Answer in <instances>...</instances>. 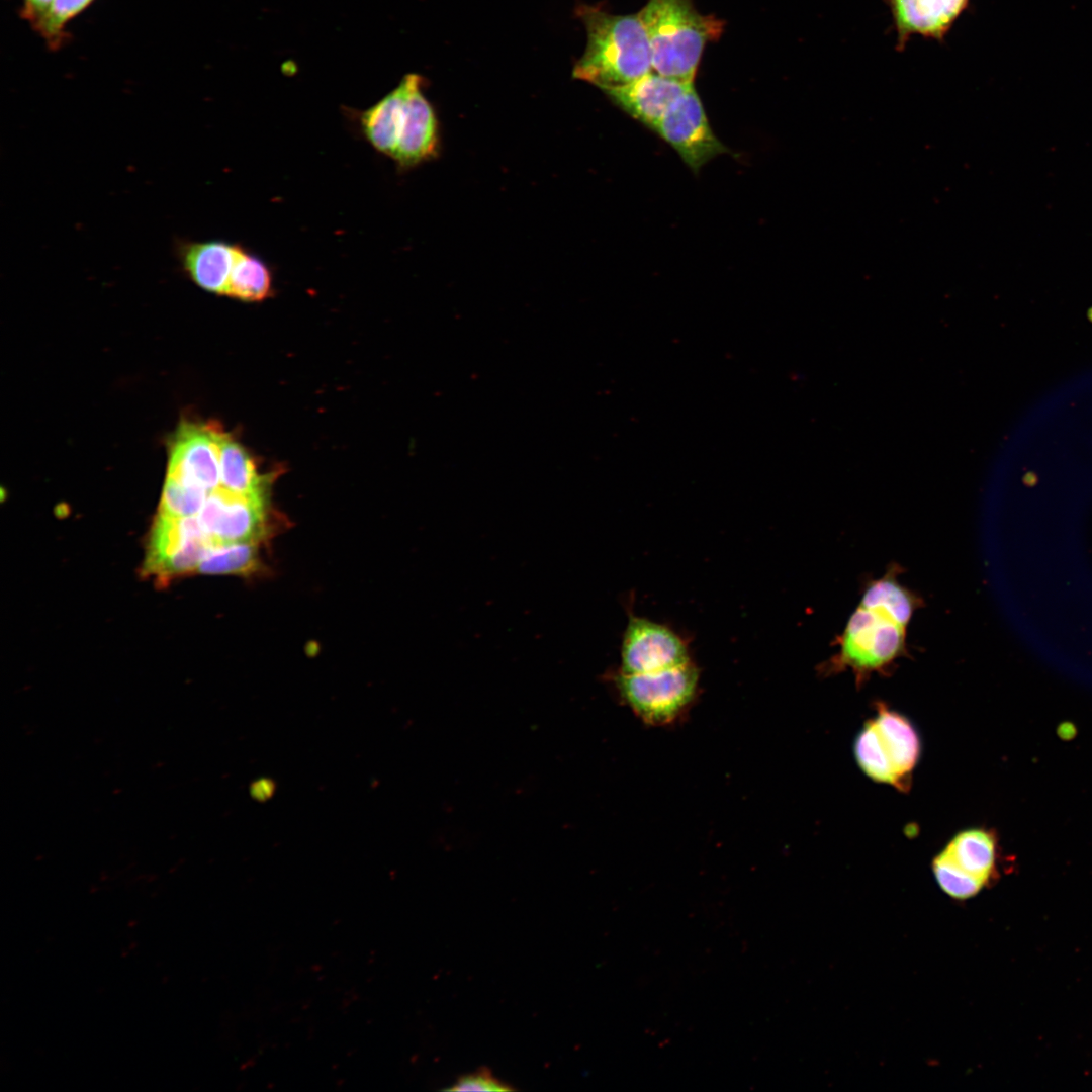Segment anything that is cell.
Here are the masks:
<instances>
[{
	"label": "cell",
	"instance_id": "3",
	"mask_svg": "<svg viewBox=\"0 0 1092 1092\" xmlns=\"http://www.w3.org/2000/svg\"><path fill=\"white\" fill-rule=\"evenodd\" d=\"M837 647L818 666L822 676L850 671L857 688L873 674L889 675L901 658L910 655L907 627L883 611L857 605L842 632L833 640Z\"/></svg>",
	"mask_w": 1092,
	"mask_h": 1092
},
{
	"label": "cell",
	"instance_id": "2",
	"mask_svg": "<svg viewBox=\"0 0 1092 1092\" xmlns=\"http://www.w3.org/2000/svg\"><path fill=\"white\" fill-rule=\"evenodd\" d=\"M645 28L654 72L694 82L708 42L721 36L725 22L701 14L692 0H648L638 12Z\"/></svg>",
	"mask_w": 1092,
	"mask_h": 1092
},
{
	"label": "cell",
	"instance_id": "1",
	"mask_svg": "<svg viewBox=\"0 0 1092 1092\" xmlns=\"http://www.w3.org/2000/svg\"><path fill=\"white\" fill-rule=\"evenodd\" d=\"M587 44L573 76L600 89L632 82L653 71L649 40L637 14H611L599 6L576 10Z\"/></svg>",
	"mask_w": 1092,
	"mask_h": 1092
},
{
	"label": "cell",
	"instance_id": "16",
	"mask_svg": "<svg viewBox=\"0 0 1092 1092\" xmlns=\"http://www.w3.org/2000/svg\"><path fill=\"white\" fill-rule=\"evenodd\" d=\"M95 0H22L21 18L30 25L51 51L68 39L67 25Z\"/></svg>",
	"mask_w": 1092,
	"mask_h": 1092
},
{
	"label": "cell",
	"instance_id": "20",
	"mask_svg": "<svg viewBox=\"0 0 1092 1092\" xmlns=\"http://www.w3.org/2000/svg\"><path fill=\"white\" fill-rule=\"evenodd\" d=\"M272 292L268 266L241 247L233 267L225 295L245 301H260Z\"/></svg>",
	"mask_w": 1092,
	"mask_h": 1092
},
{
	"label": "cell",
	"instance_id": "9",
	"mask_svg": "<svg viewBox=\"0 0 1092 1092\" xmlns=\"http://www.w3.org/2000/svg\"><path fill=\"white\" fill-rule=\"evenodd\" d=\"M267 502L234 494L222 487L208 493L198 520L213 545L259 543L269 535Z\"/></svg>",
	"mask_w": 1092,
	"mask_h": 1092
},
{
	"label": "cell",
	"instance_id": "13",
	"mask_svg": "<svg viewBox=\"0 0 1092 1092\" xmlns=\"http://www.w3.org/2000/svg\"><path fill=\"white\" fill-rule=\"evenodd\" d=\"M693 84L651 71L632 82L601 90L624 112L654 130L671 104Z\"/></svg>",
	"mask_w": 1092,
	"mask_h": 1092
},
{
	"label": "cell",
	"instance_id": "23",
	"mask_svg": "<svg viewBox=\"0 0 1092 1092\" xmlns=\"http://www.w3.org/2000/svg\"><path fill=\"white\" fill-rule=\"evenodd\" d=\"M446 1091H483V1092H506L514 1091L516 1088L512 1087L509 1083L503 1082L493 1076L491 1070L487 1067H480L476 1071L468 1074L461 1075L450 1087L445 1088Z\"/></svg>",
	"mask_w": 1092,
	"mask_h": 1092
},
{
	"label": "cell",
	"instance_id": "8",
	"mask_svg": "<svg viewBox=\"0 0 1092 1092\" xmlns=\"http://www.w3.org/2000/svg\"><path fill=\"white\" fill-rule=\"evenodd\" d=\"M624 673H646L692 661L688 641L669 626L628 612L620 650Z\"/></svg>",
	"mask_w": 1092,
	"mask_h": 1092
},
{
	"label": "cell",
	"instance_id": "21",
	"mask_svg": "<svg viewBox=\"0 0 1092 1092\" xmlns=\"http://www.w3.org/2000/svg\"><path fill=\"white\" fill-rule=\"evenodd\" d=\"M255 542H237L211 547L197 571L203 574H252L260 568L259 549Z\"/></svg>",
	"mask_w": 1092,
	"mask_h": 1092
},
{
	"label": "cell",
	"instance_id": "19",
	"mask_svg": "<svg viewBox=\"0 0 1092 1092\" xmlns=\"http://www.w3.org/2000/svg\"><path fill=\"white\" fill-rule=\"evenodd\" d=\"M209 538L198 518L175 517L158 512L154 521L143 570L174 555L195 539Z\"/></svg>",
	"mask_w": 1092,
	"mask_h": 1092
},
{
	"label": "cell",
	"instance_id": "4",
	"mask_svg": "<svg viewBox=\"0 0 1092 1092\" xmlns=\"http://www.w3.org/2000/svg\"><path fill=\"white\" fill-rule=\"evenodd\" d=\"M875 711L854 739V759L872 781L906 793L921 756L919 733L905 715L885 703L876 702Z\"/></svg>",
	"mask_w": 1092,
	"mask_h": 1092
},
{
	"label": "cell",
	"instance_id": "10",
	"mask_svg": "<svg viewBox=\"0 0 1092 1092\" xmlns=\"http://www.w3.org/2000/svg\"><path fill=\"white\" fill-rule=\"evenodd\" d=\"M221 432L209 424L182 423L171 441L167 474L207 492L218 488Z\"/></svg>",
	"mask_w": 1092,
	"mask_h": 1092
},
{
	"label": "cell",
	"instance_id": "22",
	"mask_svg": "<svg viewBox=\"0 0 1092 1092\" xmlns=\"http://www.w3.org/2000/svg\"><path fill=\"white\" fill-rule=\"evenodd\" d=\"M208 493L198 485L167 474L159 512L175 517L194 516L200 512Z\"/></svg>",
	"mask_w": 1092,
	"mask_h": 1092
},
{
	"label": "cell",
	"instance_id": "5",
	"mask_svg": "<svg viewBox=\"0 0 1092 1092\" xmlns=\"http://www.w3.org/2000/svg\"><path fill=\"white\" fill-rule=\"evenodd\" d=\"M619 697L644 723L667 725L676 720L696 698L700 672L691 661L684 665L646 673L612 677Z\"/></svg>",
	"mask_w": 1092,
	"mask_h": 1092
},
{
	"label": "cell",
	"instance_id": "11",
	"mask_svg": "<svg viewBox=\"0 0 1092 1092\" xmlns=\"http://www.w3.org/2000/svg\"><path fill=\"white\" fill-rule=\"evenodd\" d=\"M403 118L392 159L407 169L434 158L439 149V129L436 114L422 90V78L407 74Z\"/></svg>",
	"mask_w": 1092,
	"mask_h": 1092
},
{
	"label": "cell",
	"instance_id": "12",
	"mask_svg": "<svg viewBox=\"0 0 1092 1092\" xmlns=\"http://www.w3.org/2000/svg\"><path fill=\"white\" fill-rule=\"evenodd\" d=\"M892 17L896 49L912 36L943 41L970 0H885Z\"/></svg>",
	"mask_w": 1092,
	"mask_h": 1092
},
{
	"label": "cell",
	"instance_id": "6",
	"mask_svg": "<svg viewBox=\"0 0 1092 1092\" xmlns=\"http://www.w3.org/2000/svg\"><path fill=\"white\" fill-rule=\"evenodd\" d=\"M996 856L994 833L981 827L968 828L948 840L932 859L931 870L947 896L966 900L986 885L995 870Z\"/></svg>",
	"mask_w": 1092,
	"mask_h": 1092
},
{
	"label": "cell",
	"instance_id": "15",
	"mask_svg": "<svg viewBox=\"0 0 1092 1092\" xmlns=\"http://www.w3.org/2000/svg\"><path fill=\"white\" fill-rule=\"evenodd\" d=\"M903 571L898 563H891L882 576L864 580L858 605L883 611L908 628L915 612L924 606V600L899 581Z\"/></svg>",
	"mask_w": 1092,
	"mask_h": 1092
},
{
	"label": "cell",
	"instance_id": "14",
	"mask_svg": "<svg viewBox=\"0 0 1092 1092\" xmlns=\"http://www.w3.org/2000/svg\"><path fill=\"white\" fill-rule=\"evenodd\" d=\"M241 246L219 240L184 241L177 247L185 273L202 289L224 294Z\"/></svg>",
	"mask_w": 1092,
	"mask_h": 1092
},
{
	"label": "cell",
	"instance_id": "18",
	"mask_svg": "<svg viewBox=\"0 0 1092 1092\" xmlns=\"http://www.w3.org/2000/svg\"><path fill=\"white\" fill-rule=\"evenodd\" d=\"M219 447L220 487L237 495L266 500L267 478L259 474L244 447L223 432Z\"/></svg>",
	"mask_w": 1092,
	"mask_h": 1092
},
{
	"label": "cell",
	"instance_id": "24",
	"mask_svg": "<svg viewBox=\"0 0 1092 1092\" xmlns=\"http://www.w3.org/2000/svg\"><path fill=\"white\" fill-rule=\"evenodd\" d=\"M1025 478L1027 479V484H1029L1030 482H1034L1035 480V476L1029 473L1025 476Z\"/></svg>",
	"mask_w": 1092,
	"mask_h": 1092
},
{
	"label": "cell",
	"instance_id": "17",
	"mask_svg": "<svg viewBox=\"0 0 1092 1092\" xmlns=\"http://www.w3.org/2000/svg\"><path fill=\"white\" fill-rule=\"evenodd\" d=\"M406 96L405 83L399 85L360 115L364 136L378 152L392 157L399 138Z\"/></svg>",
	"mask_w": 1092,
	"mask_h": 1092
},
{
	"label": "cell",
	"instance_id": "7",
	"mask_svg": "<svg viewBox=\"0 0 1092 1092\" xmlns=\"http://www.w3.org/2000/svg\"><path fill=\"white\" fill-rule=\"evenodd\" d=\"M653 131L695 173L717 156L730 153L713 131L694 84L671 104Z\"/></svg>",
	"mask_w": 1092,
	"mask_h": 1092
},
{
	"label": "cell",
	"instance_id": "25",
	"mask_svg": "<svg viewBox=\"0 0 1092 1092\" xmlns=\"http://www.w3.org/2000/svg\"><path fill=\"white\" fill-rule=\"evenodd\" d=\"M1087 315H1088L1089 320H1090V321L1092 322V308H1090V309L1088 310V313H1087Z\"/></svg>",
	"mask_w": 1092,
	"mask_h": 1092
}]
</instances>
